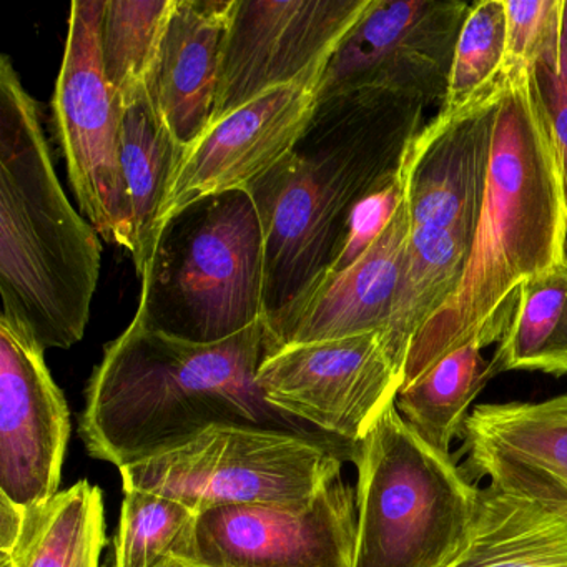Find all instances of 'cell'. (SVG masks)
Instances as JSON below:
<instances>
[{
    "label": "cell",
    "instance_id": "6da1fadb",
    "mask_svg": "<svg viewBox=\"0 0 567 567\" xmlns=\"http://www.w3.org/2000/svg\"><path fill=\"white\" fill-rule=\"evenodd\" d=\"M566 264L567 198L556 138L533 69L506 64L470 258L456 293L411 343L403 383L464 344L499 343L520 285Z\"/></svg>",
    "mask_w": 567,
    "mask_h": 567
},
{
    "label": "cell",
    "instance_id": "7a4b0ae2",
    "mask_svg": "<svg viewBox=\"0 0 567 567\" xmlns=\"http://www.w3.org/2000/svg\"><path fill=\"white\" fill-rule=\"evenodd\" d=\"M264 358V321L228 340L200 344L132 320L105 347L85 386V408L79 417L85 450L121 470L217 424L341 441L265 401L257 386Z\"/></svg>",
    "mask_w": 567,
    "mask_h": 567
},
{
    "label": "cell",
    "instance_id": "3957f363",
    "mask_svg": "<svg viewBox=\"0 0 567 567\" xmlns=\"http://www.w3.org/2000/svg\"><path fill=\"white\" fill-rule=\"evenodd\" d=\"M424 111L421 102L386 92L318 102L297 148L247 188L264 230V320L330 268L348 214L400 174Z\"/></svg>",
    "mask_w": 567,
    "mask_h": 567
},
{
    "label": "cell",
    "instance_id": "277c9868",
    "mask_svg": "<svg viewBox=\"0 0 567 567\" xmlns=\"http://www.w3.org/2000/svg\"><path fill=\"white\" fill-rule=\"evenodd\" d=\"M102 244L65 195L39 102L11 58L0 59V317L45 351L84 338Z\"/></svg>",
    "mask_w": 567,
    "mask_h": 567
},
{
    "label": "cell",
    "instance_id": "5b68a950",
    "mask_svg": "<svg viewBox=\"0 0 567 567\" xmlns=\"http://www.w3.org/2000/svg\"><path fill=\"white\" fill-rule=\"evenodd\" d=\"M141 285L134 320L178 340L218 343L264 321V230L250 192L214 195L175 215Z\"/></svg>",
    "mask_w": 567,
    "mask_h": 567
},
{
    "label": "cell",
    "instance_id": "8992f818",
    "mask_svg": "<svg viewBox=\"0 0 567 567\" xmlns=\"http://www.w3.org/2000/svg\"><path fill=\"white\" fill-rule=\"evenodd\" d=\"M358 533L353 567H450L463 553L477 491L396 408L357 444Z\"/></svg>",
    "mask_w": 567,
    "mask_h": 567
},
{
    "label": "cell",
    "instance_id": "52a82bcc",
    "mask_svg": "<svg viewBox=\"0 0 567 567\" xmlns=\"http://www.w3.org/2000/svg\"><path fill=\"white\" fill-rule=\"evenodd\" d=\"M357 444L217 424L172 450L121 467L125 489L151 491L200 514L221 506H308L353 461Z\"/></svg>",
    "mask_w": 567,
    "mask_h": 567
},
{
    "label": "cell",
    "instance_id": "ba28073f",
    "mask_svg": "<svg viewBox=\"0 0 567 567\" xmlns=\"http://www.w3.org/2000/svg\"><path fill=\"white\" fill-rule=\"evenodd\" d=\"M104 4L72 2L52 117L81 214L104 240L127 250L131 215L121 168L122 109L101 59Z\"/></svg>",
    "mask_w": 567,
    "mask_h": 567
},
{
    "label": "cell",
    "instance_id": "9c48e42d",
    "mask_svg": "<svg viewBox=\"0 0 567 567\" xmlns=\"http://www.w3.org/2000/svg\"><path fill=\"white\" fill-rule=\"evenodd\" d=\"M470 8L460 0H371L328 61L318 102L374 91L441 104Z\"/></svg>",
    "mask_w": 567,
    "mask_h": 567
},
{
    "label": "cell",
    "instance_id": "30bf717a",
    "mask_svg": "<svg viewBox=\"0 0 567 567\" xmlns=\"http://www.w3.org/2000/svg\"><path fill=\"white\" fill-rule=\"evenodd\" d=\"M371 0H234L212 124L327 68Z\"/></svg>",
    "mask_w": 567,
    "mask_h": 567
},
{
    "label": "cell",
    "instance_id": "8fae6325",
    "mask_svg": "<svg viewBox=\"0 0 567 567\" xmlns=\"http://www.w3.org/2000/svg\"><path fill=\"white\" fill-rule=\"evenodd\" d=\"M401 383L403 371L380 331L281 348L257 371L267 403L350 444L396 401Z\"/></svg>",
    "mask_w": 567,
    "mask_h": 567
},
{
    "label": "cell",
    "instance_id": "7c38bea8",
    "mask_svg": "<svg viewBox=\"0 0 567 567\" xmlns=\"http://www.w3.org/2000/svg\"><path fill=\"white\" fill-rule=\"evenodd\" d=\"M357 487L331 481L308 506H221L198 514L194 556L204 567H353Z\"/></svg>",
    "mask_w": 567,
    "mask_h": 567
},
{
    "label": "cell",
    "instance_id": "4fadbf2b",
    "mask_svg": "<svg viewBox=\"0 0 567 567\" xmlns=\"http://www.w3.org/2000/svg\"><path fill=\"white\" fill-rule=\"evenodd\" d=\"M323 71L260 95L210 125L185 148L162 212V227L195 202L247 190L287 158L317 111Z\"/></svg>",
    "mask_w": 567,
    "mask_h": 567
},
{
    "label": "cell",
    "instance_id": "5bb4252c",
    "mask_svg": "<svg viewBox=\"0 0 567 567\" xmlns=\"http://www.w3.org/2000/svg\"><path fill=\"white\" fill-rule=\"evenodd\" d=\"M44 353L0 317V494L24 509L59 493L71 437V410Z\"/></svg>",
    "mask_w": 567,
    "mask_h": 567
},
{
    "label": "cell",
    "instance_id": "9a60e30c",
    "mask_svg": "<svg viewBox=\"0 0 567 567\" xmlns=\"http://www.w3.org/2000/svg\"><path fill=\"white\" fill-rule=\"evenodd\" d=\"M499 81L471 104L424 124L401 164L411 230H476L499 107Z\"/></svg>",
    "mask_w": 567,
    "mask_h": 567
},
{
    "label": "cell",
    "instance_id": "2e32d148",
    "mask_svg": "<svg viewBox=\"0 0 567 567\" xmlns=\"http://www.w3.org/2000/svg\"><path fill=\"white\" fill-rule=\"evenodd\" d=\"M411 235L406 202L350 267L321 275L297 301L264 320L265 357L315 341L383 333L403 275Z\"/></svg>",
    "mask_w": 567,
    "mask_h": 567
},
{
    "label": "cell",
    "instance_id": "e0dca14e",
    "mask_svg": "<svg viewBox=\"0 0 567 567\" xmlns=\"http://www.w3.org/2000/svg\"><path fill=\"white\" fill-rule=\"evenodd\" d=\"M470 476L567 511V394L480 404L463 424Z\"/></svg>",
    "mask_w": 567,
    "mask_h": 567
},
{
    "label": "cell",
    "instance_id": "ac0fdd59",
    "mask_svg": "<svg viewBox=\"0 0 567 567\" xmlns=\"http://www.w3.org/2000/svg\"><path fill=\"white\" fill-rule=\"evenodd\" d=\"M231 8L234 0H174L148 92L184 151L210 127Z\"/></svg>",
    "mask_w": 567,
    "mask_h": 567
},
{
    "label": "cell",
    "instance_id": "d6986e66",
    "mask_svg": "<svg viewBox=\"0 0 567 567\" xmlns=\"http://www.w3.org/2000/svg\"><path fill=\"white\" fill-rule=\"evenodd\" d=\"M121 109V168L131 215L127 251L141 278L161 241L162 212L184 148L158 115L148 89Z\"/></svg>",
    "mask_w": 567,
    "mask_h": 567
},
{
    "label": "cell",
    "instance_id": "ffe728a7",
    "mask_svg": "<svg viewBox=\"0 0 567 567\" xmlns=\"http://www.w3.org/2000/svg\"><path fill=\"white\" fill-rule=\"evenodd\" d=\"M450 567H567V511L489 484L477 491L466 546Z\"/></svg>",
    "mask_w": 567,
    "mask_h": 567
},
{
    "label": "cell",
    "instance_id": "44dd1931",
    "mask_svg": "<svg viewBox=\"0 0 567 567\" xmlns=\"http://www.w3.org/2000/svg\"><path fill=\"white\" fill-rule=\"evenodd\" d=\"M473 238L467 231L411 230L396 300L381 333L401 371L414 338L456 293Z\"/></svg>",
    "mask_w": 567,
    "mask_h": 567
},
{
    "label": "cell",
    "instance_id": "7402d4cb",
    "mask_svg": "<svg viewBox=\"0 0 567 567\" xmlns=\"http://www.w3.org/2000/svg\"><path fill=\"white\" fill-rule=\"evenodd\" d=\"M105 546L102 489L81 480L25 509L21 536L8 556L14 567H99Z\"/></svg>",
    "mask_w": 567,
    "mask_h": 567
},
{
    "label": "cell",
    "instance_id": "603a6c76",
    "mask_svg": "<svg viewBox=\"0 0 567 567\" xmlns=\"http://www.w3.org/2000/svg\"><path fill=\"white\" fill-rule=\"evenodd\" d=\"M484 348L467 343L441 357L416 378L401 384L396 408L403 420L441 453L450 454L453 441L473 401L493 380Z\"/></svg>",
    "mask_w": 567,
    "mask_h": 567
},
{
    "label": "cell",
    "instance_id": "cb8c5ba5",
    "mask_svg": "<svg viewBox=\"0 0 567 567\" xmlns=\"http://www.w3.org/2000/svg\"><path fill=\"white\" fill-rule=\"evenodd\" d=\"M489 361L493 378L504 371L567 374V264L520 285L509 327Z\"/></svg>",
    "mask_w": 567,
    "mask_h": 567
},
{
    "label": "cell",
    "instance_id": "d4e9b609",
    "mask_svg": "<svg viewBox=\"0 0 567 567\" xmlns=\"http://www.w3.org/2000/svg\"><path fill=\"white\" fill-rule=\"evenodd\" d=\"M174 0H105L101 59L121 107L148 89Z\"/></svg>",
    "mask_w": 567,
    "mask_h": 567
},
{
    "label": "cell",
    "instance_id": "484cf974",
    "mask_svg": "<svg viewBox=\"0 0 567 567\" xmlns=\"http://www.w3.org/2000/svg\"><path fill=\"white\" fill-rule=\"evenodd\" d=\"M197 517L181 501L151 491L125 489L107 567H164L190 563Z\"/></svg>",
    "mask_w": 567,
    "mask_h": 567
},
{
    "label": "cell",
    "instance_id": "4316f807",
    "mask_svg": "<svg viewBox=\"0 0 567 567\" xmlns=\"http://www.w3.org/2000/svg\"><path fill=\"white\" fill-rule=\"evenodd\" d=\"M506 65V9L504 0L474 2L454 45L446 95L440 115L461 111L493 87Z\"/></svg>",
    "mask_w": 567,
    "mask_h": 567
},
{
    "label": "cell",
    "instance_id": "83f0119b",
    "mask_svg": "<svg viewBox=\"0 0 567 567\" xmlns=\"http://www.w3.org/2000/svg\"><path fill=\"white\" fill-rule=\"evenodd\" d=\"M564 0H504L506 64L533 69L556 54L563 31Z\"/></svg>",
    "mask_w": 567,
    "mask_h": 567
},
{
    "label": "cell",
    "instance_id": "f1b7e54d",
    "mask_svg": "<svg viewBox=\"0 0 567 567\" xmlns=\"http://www.w3.org/2000/svg\"><path fill=\"white\" fill-rule=\"evenodd\" d=\"M403 198L404 187L400 171L393 181L354 204L348 214L340 247L327 271H341L354 264L386 230L403 204Z\"/></svg>",
    "mask_w": 567,
    "mask_h": 567
},
{
    "label": "cell",
    "instance_id": "f546056e",
    "mask_svg": "<svg viewBox=\"0 0 567 567\" xmlns=\"http://www.w3.org/2000/svg\"><path fill=\"white\" fill-rule=\"evenodd\" d=\"M533 72L556 138L567 198V0H564L559 51L537 62Z\"/></svg>",
    "mask_w": 567,
    "mask_h": 567
},
{
    "label": "cell",
    "instance_id": "4dcf8cb0",
    "mask_svg": "<svg viewBox=\"0 0 567 567\" xmlns=\"http://www.w3.org/2000/svg\"><path fill=\"white\" fill-rule=\"evenodd\" d=\"M24 507L0 494V553L9 554L14 549L24 526Z\"/></svg>",
    "mask_w": 567,
    "mask_h": 567
},
{
    "label": "cell",
    "instance_id": "1f68e13d",
    "mask_svg": "<svg viewBox=\"0 0 567 567\" xmlns=\"http://www.w3.org/2000/svg\"><path fill=\"white\" fill-rule=\"evenodd\" d=\"M164 567H204V566H198V564H194V563H187V560L174 559V560H171V563L165 564Z\"/></svg>",
    "mask_w": 567,
    "mask_h": 567
},
{
    "label": "cell",
    "instance_id": "d6a6232c",
    "mask_svg": "<svg viewBox=\"0 0 567 567\" xmlns=\"http://www.w3.org/2000/svg\"><path fill=\"white\" fill-rule=\"evenodd\" d=\"M0 567H14L11 557L8 554L0 553Z\"/></svg>",
    "mask_w": 567,
    "mask_h": 567
}]
</instances>
